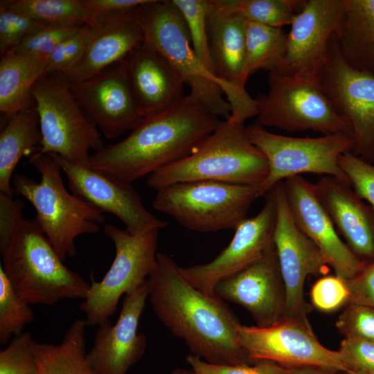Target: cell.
<instances>
[{"label":"cell","mask_w":374,"mask_h":374,"mask_svg":"<svg viewBox=\"0 0 374 374\" xmlns=\"http://www.w3.org/2000/svg\"><path fill=\"white\" fill-rule=\"evenodd\" d=\"M338 352L347 366L348 371H364L374 373L373 341L344 337L340 343Z\"/></svg>","instance_id":"43"},{"label":"cell","mask_w":374,"mask_h":374,"mask_svg":"<svg viewBox=\"0 0 374 374\" xmlns=\"http://www.w3.org/2000/svg\"><path fill=\"white\" fill-rule=\"evenodd\" d=\"M222 9L235 12L245 20L281 28L291 25L305 1L300 0H213Z\"/></svg>","instance_id":"31"},{"label":"cell","mask_w":374,"mask_h":374,"mask_svg":"<svg viewBox=\"0 0 374 374\" xmlns=\"http://www.w3.org/2000/svg\"><path fill=\"white\" fill-rule=\"evenodd\" d=\"M46 24L37 21L8 7L6 0L0 1V54L17 46L29 34Z\"/></svg>","instance_id":"36"},{"label":"cell","mask_w":374,"mask_h":374,"mask_svg":"<svg viewBox=\"0 0 374 374\" xmlns=\"http://www.w3.org/2000/svg\"><path fill=\"white\" fill-rule=\"evenodd\" d=\"M34 314L29 304L17 293L0 265V344H6L10 337L22 332L32 322Z\"/></svg>","instance_id":"33"},{"label":"cell","mask_w":374,"mask_h":374,"mask_svg":"<svg viewBox=\"0 0 374 374\" xmlns=\"http://www.w3.org/2000/svg\"><path fill=\"white\" fill-rule=\"evenodd\" d=\"M89 34L90 26L84 24L63 39L47 58V74H63L69 70L83 54Z\"/></svg>","instance_id":"38"},{"label":"cell","mask_w":374,"mask_h":374,"mask_svg":"<svg viewBox=\"0 0 374 374\" xmlns=\"http://www.w3.org/2000/svg\"><path fill=\"white\" fill-rule=\"evenodd\" d=\"M147 281L156 316L191 354L215 364H251L240 344L241 324L234 313L223 300L193 286L170 256L157 253Z\"/></svg>","instance_id":"1"},{"label":"cell","mask_w":374,"mask_h":374,"mask_svg":"<svg viewBox=\"0 0 374 374\" xmlns=\"http://www.w3.org/2000/svg\"><path fill=\"white\" fill-rule=\"evenodd\" d=\"M373 163H374V161H373Z\"/></svg>","instance_id":"49"},{"label":"cell","mask_w":374,"mask_h":374,"mask_svg":"<svg viewBox=\"0 0 374 374\" xmlns=\"http://www.w3.org/2000/svg\"><path fill=\"white\" fill-rule=\"evenodd\" d=\"M46 60L12 53L1 55L0 111L12 115L35 106L32 90L46 72Z\"/></svg>","instance_id":"27"},{"label":"cell","mask_w":374,"mask_h":374,"mask_svg":"<svg viewBox=\"0 0 374 374\" xmlns=\"http://www.w3.org/2000/svg\"><path fill=\"white\" fill-rule=\"evenodd\" d=\"M318 82L335 109L351 127L353 153L373 163L374 75L358 71L345 61L335 35Z\"/></svg>","instance_id":"14"},{"label":"cell","mask_w":374,"mask_h":374,"mask_svg":"<svg viewBox=\"0 0 374 374\" xmlns=\"http://www.w3.org/2000/svg\"><path fill=\"white\" fill-rule=\"evenodd\" d=\"M223 121L184 95L167 109L143 118L122 141L94 152L90 166L132 184L189 155Z\"/></svg>","instance_id":"2"},{"label":"cell","mask_w":374,"mask_h":374,"mask_svg":"<svg viewBox=\"0 0 374 374\" xmlns=\"http://www.w3.org/2000/svg\"><path fill=\"white\" fill-rule=\"evenodd\" d=\"M265 204L253 217L243 220L234 229L228 246L211 261L187 267H179L183 276L195 288L214 296L222 280L258 260L273 244L276 206L271 190Z\"/></svg>","instance_id":"15"},{"label":"cell","mask_w":374,"mask_h":374,"mask_svg":"<svg viewBox=\"0 0 374 374\" xmlns=\"http://www.w3.org/2000/svg\"><path fill=\"white\" fill-rule=\"evenodd\" d=\"M33 341L28 332L14 336L8 346L0 352V374H37Z\"/></svg>","instance_id":"37"},{"label":"cell","mask_w":374,"mask_h":374,"mask_svg":"<svg viewBox=\"0 0 374 374\" xmlns=\"http://www.w3.org/2000/svg\"><path fill=\"white\" fill-rule=\"evenodd\" d=\"M339 165L354 191L374 209V163L348 152L339 157Z\"/></svg>","instance_id":"40"},{"label":"cell","mask_w":374,"mask_h":374,"mask_svg":"<svg viewBox=\"0 0 374 374\" xmlns=\"http://www.w3.org/2000/svg\"><path fill=\"white\" fill-rule=\"evenodd\" d=\"M292 215L301 231L320 249L335 275L349 280L364 263L348 248L317 198L314 184L301 175L283 181Z\"/></svg>","instance_id":"21"},{"label":"cell","mask_w":374,"mask_h":374,"mask_svg":"<svg viewBox=\"0 0 374 374\" xmlns=\"http://www.w3.org/2000/svg\"><path fill=\"white\" fill-rule=\"evenodd\" d=\"M288 370L290 374H344L343 372L320 368H296Z\"/></svg>","instance_id":"46"},{"label":"cell","mask_w":374,"mask_h":374,"mask_svg":"<svg viewBox=\"0 0 374 374\" xmlns=\"http://www.w3.org/2000/svg\"><path fill=\"white\" fill-rule=\"evenodd\" d=\"M42 136L35 107L11 116L0 133V193L12 196L11 179L24 155L39 149Z\"/></svg>","instance_id":"28"},{"label":"cell","mask_w":374,"mask_h":374,"mask_svg":"<svg viewBox=\"0 0 374 374\" xmlns=\"http://www.w3.org/2000/svg\"><path fill=\"white\" fill-rule=\"evenodd\" d=\"M208 28L209 46L215 73L231 89L233 96L232 123L244 125L257 116V104L245 89L244 69L246 53V20L240 15L222 9L209 0Z\"/></svg>","instance_id":"18"},{"label":"cell","mask_w":374,"mask_h":374,"mask_svg":"<svg viewBox=\"0 0 374 374\" xmlns=\"http://www.w3.org/2000/svg\"><path fill=\"white\" fill-rule=\"evenodd\" d=\"M84 319L74 321L58 344L33 340L32 350L37 366V374H96L85 353Z\"/></svg>","instance_id":"29"},{"label":"cell","mask_w":374,"mask_h":374,"mask_svg":"<svg viewBox=\"0 0 374 374\" xmlns=\"http://www.w3.org/2000/svg\"><path fill=\"white\" fill-rule=\"evenodd\" d=\"M238 337L251 364L269 361L287 369L310 367L348 371L338 350L323 346L311 326L292 318L267 327L241 325Z\"/></svg>","instance_id":"13"},{"label":"cell","mask_w":374,"mask_h":374,"mask_svg":"<svg viewBox=\"0 0 374 374\" xmlns=\"http://www.w3.org/2000/svg\"><path fill=\"white\" fill-rule=\"evenodd\" d=\"M8 7L46 24H86L80 0H6Z\"/></svg>","instance_id":"32"},{"label":"cell","mask_w":374,"mask_h":374,"mask_svg":"<svg viewBox=\"0 0 374 374\" xmlns=\"http://www.w3.org/2000/svg\"><path fill=\"white\" fill-rule=\"evenodd\" d=\"M267 80V92L256 98L257 123L262 127L353 136L350 124L335 109L317 80L269 73Z\"/></svg>","instance_id":"10"},{"label":"cell","mask_w":374,"mask_h":374,"mask_svg":"<svg viewBox=\"0 0 374 374\" xmlns=\"http://www.w3.org/2000/svg\"><path fill=\"white\" fill-rule=\"evenodd\" d=\"M139 8V7H138ZM138 8L98 17L89 24L90 34L78 61L61 74L68 83L92 78L123 60L145 41Z\"/></svg>","instance_id":"23"},{"label":"cell","mask_w":374,"mask_h":374,"mask_svg":"<svg viewBox=\"0 0 374 374\" xmlns=\"http://www.w3.org/2000/svg\"><path fill=\"white\" fill-rule=\"evenodd\" d=\"M81 26L45 24L27 35L17 46L7 53L47 60L55 47Z\"/></svg>","instance_id":"35"},{"label":"cell","mask_w":374,"mask_h":374,"mask_svg":"<svg viewBox=\"0 0 374 374\" xmlns=\"http://www.w3.org/2000/svg\"><path fill=\"white\" fill-rule=\"evenodd\" d=\"M52 155L62 167L71 193L101 211L118 217L132 234L160 229L167 222L150 213L131 184L89 166L75 164Z\"/></svg>","instance_id":"17"},{"label":"cell","mask_w":374,"mask_h":374,"mask_svg":"<svg viewBox=\"0 0 374 374\" xmlns=\"http://www.w3.org/2000/svg\"><path fill=\"white\" fill-rule=\"evenodd\" d=\"M29 161L40 174V181L18 173L13 177V190L33 205L35 222L64 261L75 256L78 236L99 231L103 212L67 190L62 167L52 155L35 152Z\"/></svg>","instance_id":"4"},{"label":"cell","mask_w":374,"mask_h":374,"mask_svg":"<svg viewBox=\"0 0 374 374\" xmlns=\"http://www.w3.org/2000/svg\"><path fill=\"white\" fill-rule=\"evenodd\" d=\"M149 297L147 280L126 294L120 315L114 324L109 319L97 330L87 359L96 374H125L143 355L146 337L138 332L140 317Z\"/></svg>","instance_id":"22"},{"label":"cell","mask_w":374,"mask_h":374,"mask_svg":"<svg viewBox=\"0 0 374 374\" xmlns=\"http://www.w3.org/2000/svg\"><path fill=\"white\" fill-rule=\"evenodd\" d=\"M244 78L258 70L275 72L286 53L287 34L281 28L247 21Z\"/></svg>","instance_id":"30"},{"label":"cell","mask_w":374,"mask_h":374,"mask_svg":"<svg viewBox=\"0 0 374 374\" xmlns=\"http://www.w3.org/2000/svg\"><path fill=\"white\" fill-rule=\"evenodd\" d=\"M343 0L305 1L287 34L286 53L275 72L317 80L341 20Z\"/></svg>","instance_id":"16"},{"label":"cell","mask_w":374,"mask_h":374,"mask_svg":"<svg viewBox=\"0 0 374 374\" xmlns=\"http://www.w3.org/2000/svg\"><path fill=\"white\" fill-rule=\"evenodd\" d=\"M244 132L267 161V175L259 186L261 197L278 183L303 173L331 176L350 186L339 165L341 154L353 151L355 143L350 134L294 137L270 132L258 123L244 126Z\"/></svg>","instance_id":"9"},{"label":"cell","mask_w":374,"mask_h":374,"mask_svg":"<svg viewBox=\"0 0 374 374\" xmlns=\"http://www.w3.org/2000/svg\"><path fill=\"white\" fill-rule=\"evenodd\" d=\"M214 295L244 308L257 326L285 319L286 292L274 241L258 260L220 281Z\"/></svg>","instance_id":"19"},{"label":"cell","mask_w":374,"mask_h":374,"mask_svg":"<svg viewBox=\"0 0 374 374\" xmlns=\"http://www.w3.org/2000/svg\"><path fill=\"white\" fill-rule=\"evenodd\" d=\"M346 283L350 292L348 303L374 308V260L364 263L362 270Z\"/></svg>","instance_id":"44"},{"label":"cell","mask_w":374,"mask_h":374,"mask_svg":"<svg viewBox=\"0 0 374 374\" xmlns=\"http://www.w3.org/2000/svg\"><path fill=\"white\" fill-rule=\"evenodd\" d=\"M39 121L38 154H56L69 162L89 166L93 150L105 145L101 133L75 100L69 83L60 73L42 77L32 90Z\"/></svg>","instance_id":"8"},{"label":"cell","mask_w":374,"mask_h":374,"mask_svg":"<svg viewBox=\"0 0 374 374\" xmlns=\"http://www.w3.org/2000/svg\"><path fill=\"white\" fill-rule=\"evenodd\" d=\"M270 190L276 206L273 241L286 292L285 318L310 326L308 315L312 306L304 298L305 281L310 276L327 275L330 267L320 249L296 225L283 181Z\"/></svg>","instance_id":"12"},{"label":"cell","mask_w":374,"mask_h":374,"mask_svg":"<svg viewBox=\"0 0 374 374\" xmlns=\"http://www.w3.org/2000/svg\"><path fill=\"white\" fill-rule=\"evenodd\" d=\"M186 359L196 374H290L287 368L269 361L250 364H215L193 354Z\"/></svg>","instance_id":"42"},{"label":"cell","mask_w":374,"mask_h":374,"mask_svg":"<svg viewBox=\"0 0 374 374\" xmlns=\"http://www.w3.org/2000/svg\"><path fill=\"white\" fill-rule=\"evenodd\" d=\"M244 126L223 121L189 155L149 175L148 187L158 190L194 181L260 186L268 173L267 161Z\"/></svg>","instance_id":"5"},{"label":"cell","mask_w":374,"mask_h":374,"mask_svg":"<svg viewBox=\"0 0 374 374\" xmlns=\"http://www.w3.org/2000/svg\"><path fill=\"white\" fill-rule=\"evenodd\" d=\"M335 36L345 61L374 75V0H343L341 20Z\"/></svg>","instance_id":"26"},{"label":"cell","mask_w":374,"mask_h":374,"mask_svg":"<svg viewBox=\"0 0 374 374\" xmlns=\"http://www.w3.org/2000/svg\"><path fill=\"white\" fill-rule=\"evenodd\" d=\"M318 199L339 235L364 263L374 260V209L351 186L331 176L314 184Z\"/></svg>","instance_id":"24"},{"label":"cell","mask_w":374,"mask_h":374,"mask_svg":"<svg viewBox=\"0 0 374 374\" xmlns=\"http://www.w3.org/2000/svg\"><path fill=\"white\" fill-rule=\"evenodd\" d=\"M114 244L116 253L110 268L100 281L91 276L87 296L80 304L87 326H99L117 310L121 297L143 284L157 262L159 229L132 234L111 224L103 226Z\"/></svg>","instance_id":"11"},{"label":"cell","mask_w":374,"mask_h":374,"mask_svg":"<svg viewBox=\"0 0 374 374\" xmlns=\"http://www.w3.org/2000/svg\"><path fill=\"white\" fill-rule=\"evenodd\" d=\"M172 1L184 18L195 53L206 68L215 75L209 46L208 28L209 0H172Z\"/></svg>","instance_id":"34"},{"label":"cell","mask_w":374,"mask_h":374,"mask_svg":"<svg viewBox=\"0 0 374 374\" xmlns=\"http://www.w3.org/2000/svg\"><path fill=\"white\" fill-rule=\"evenodd\" d=\"M344 374H374L373 372L364 371H352L349 370L344 373Z\"/></svg>","instance_id":"48"},{"label":"cell","mask_w":374,"mask_h":374,"mask_svg":"<svg viewBox=\"0 0 374 374\" xmlns=\"http://www.w3.org/2000/svg\"><path fill=\"white\" fill-rule=\"evenodd\" d=\"M170 374H196L192 369L176 368Z\"/></svg>","instance_id":"47"},{"label":"cell","mask_w":374,"mask_h":374,"mask_svg":"<svg viewBox=\"0 0 374 374\" xmlns=\"http://www.w3.org/2000/svg\"><path fill=\"white\" fill-rule=\"evenodd\" d=\"M312 305L323 312H332L344 308L349 301L346 280L333 275L320 277L310 291Z\"/></svg>","instance_id":"39"},{"label":"cell","mask_w":374,"mask_h":374,"mask_svg":"<svg viewBox=\"0 0 374 374\" xmlns=\"http://www.w3.org/2000/svg\"><path fill=\"white\" fill-rule=\"evenodd\" d=\"M335 326L344 337L374 341V308L348 303L337 318Z\"/></svg>","instance_id":"41"},{"label":"cell","mask_w":374,"mask_h":374,"mask_svg":"<svg viewBox=\"0 0 374 374\" xmlns=\"http://www.w3.org/2000/svg\"><path fill=\"white\" fill-rule=\"evenodd\" d=\"M121 61L142 118L167 109L184 96V82L166 60L145 41Z\"/></svg>","instance_id":"25"},{"label":"cell","mask_w":374,"mask_h":374,"mask_svg":"<svg viewBox=\"0 0 374 374\" xmlns=\"http://www.w3.org/2000/svg\"><path fill=\"white\" fill-rule=\"evenodd\" d=\"M260 197L257 185L194 181L157 190L152 206L190 231L211 233L234 230Z\"/></svg>","instance_id":"7"},{"label":"cell","mask_w":374,"mask_h":374,"mask_svg":"<svg viewBox=\"0 0 374 374\" xmlns=\"http://www.w3.org/2000/svg\"><path fill=\"white\" fill-rule=\"evenodd\" d=\"M149 0H80L86 24L96 19L132 10Z\"/></svg>","instance_id":"45"},{"label":"cell","mask_w":374,"mask_h":374,"mask_svg":"<svg viewBox=\"0 0 374 374\" xmlns=\"http://www.w3.org/2000/svg\"><path fill=\"white\" fill-rule=\"evenodd\" d=\"M24 207L0 193L1 265L17 294L28 304L84 300L90 284L65 266L35 220L24 218Z\"/></svg>","instance_id":"3"},{"label":"cell","mask_w":374,"mask_h":374,"mask_svg":"<svg viewBox=\"0 0 374 374\" xmlns=\"http://www.w3.org/2000/svg\"><path fill=\"white\" fill-rule=\"evenodd\" d=\"M145 42L159 53L190 89V94L210 112L227 121L233 96L195 53L184 18L171 1L149 0L137 10Z\"/></svg>","instance_id":"6"},{"label":"cell","mask_w":374,"mask_h":374,"mask_svg":"<svg viewBox=\"0 0 374 374\" xmlns=\"http://www.w3.org/2000/svg\"><path fill=\"white\" fill-rule=\"evenodd\" d=\"M69 84L85 116L107 139L132 130L143 118L122 61L92 78Z\"/></svg>","instance_id":"20"}]
</instances>
